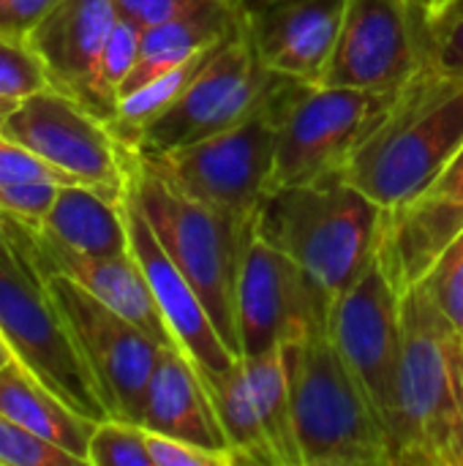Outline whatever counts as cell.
Segmentation results:
<instances>
[{
	"mask_svg": "<svg viewBox=\"0 0 463 466\" xmlns=\"http://www.w3.org/2000/svg\"><path fill=\"white\" fill-rule=\"evenodd\" d=\"M0 333L14 358L65 407L93 423L112 418L38 268L11 246L0 257Z\"/></svg>",
	"mask_w": 463,
	"mask_h": 466,
	"instance_id": "7",
	"label": "cell"
},
{
	"mask_svg": "<svg viewBox=\"0 0 463 466\" xmlns=\"http://www.w3.org/2000/svg\"><path fill=\"white\" fill-rule=\"evenodd\" d=\"M117 8V16L139 25L142 30L161 25L166 19H175L180 14H188L210 0H112Z\"/></svg>",
	"mask_w": 463,
	"mask_h": 466,
	"instance_id": "36",
	"label": "cell"
},
{
	"mask_svg": "<svg viewBox=\"0 0 463 466\" xmlns=\"http://www.w3.org/2000/svg\"><path fill=\"white\" fill-rule=\"evenodd\" d=\"M426 60V14L415 0H344L341 33L322 85L396 90Z\"/></svg>",
	"mask_w": 463,
	"mask_h": 466,
	"instance_id": "14",
	"label": "cell"
},
{
	"mask_svg": "<svg viewBox=\"0 0 463 466\" xmlns=\"http://www.w3.org/2000/svg\"><path fill=\"white\" fill-rule=\"evenodd\" d=\"M57 188H60L57 183H41V180L0 186V213L38 227L44 216L49 213L57 197Z\"/></svg>",
	"mask_w": 463,
	"mask_h": 466,
	"instance_id": "35",
	"label": "cell"
},
{
	"mask_svg": "<svg viewBox=\"0 0 463 466\" xmlns=\"http://www.w3.org/2000/svg\"><path fill=\"white\" fill-rule=\"evenodd\" d=\"M0 412L87 466V448L96 423L65 407L16 358L0 369Z\"/></svg>",
	"mask_w": 463,
	"mask_h": 466,
	"instance_id": "22",
	"label": "cell"
},
{
	"mask_svg": "<svg viewBox=\"0 0 463 466\" xmlns=\"http://www.w3.org/2000/svg\"><path fill=\"white\" fill-rule=\"evenodd\" d=\"M0 131L74 177L79 186L115 202L126 199L131 147L106 120L71 96L55 87L33 93L11 109Z\"/></svg>",
	"mask_w": 463,
	"mask_h": 466,
	"instance_id": "10",
	"label": "cell"
},
{
	"mask_svg": "<svg viewBox=\"0 0 463 466\" xmlns=\"http://www.w3.org/2000/svg\"><path fill=\"white\" fill-rule=\"evenodd\" d=\"M123 202H115L79 183L60 186L38 229L82 254H128L131 243Z\"/></svg>",
	"mask_w": 463,
	"mask_h": 466,
	"instance_id": "23",
	"label": "cell"
},
{
	"mask_svg": "<svg viewBox=\"0 0 463 466\" xmlns=\"http://www.w3.org/2000/svg\"><path fill=\"white\" fill-rule=\"evenodd\" d=\"M38 273L46 295L90 366L109 415L139 423L147 382L164 347L68 276L46 270Z\"/></svg>",
	"mask_w": 463,
	"mask_h": 466,
	"instance_id": "11",
	"label": "cell"
},
{
	"mask_svg": "<svg viewBox=\"0 0 463 466\" xmlns=\"http://www.w3.org/2000/svg\"><path fill=\"white\" fill-rule=\"evenodd\" d=\"M461 145L463 74H445L426 60L352 153L344 177L393 208L426 194Z\"/></svg>",
	"mask_w": 463,
	"mask_h": 466,
	"instance_id": "1",
	"label": "cell"
},
{
	"mask_svg": "<svg viewBox=\"0 0 463 466\" xmlns=\"http://www.w3.org/2000/svg\"><path fill=\"white\" fill-rule=\"evenodd\" d=\"M463 229V205L420 194L382 210L377 262L393 287L407 295L428 279L439 257Z\"/></svg>",
	"mask_w": 463,
	"mask_h": 466,
	"instance_id": "19",
	"label": "cell"
},
{
	"mask_svg": "<svg viewBox=\"0 0 463 466\" xmlns=\"http://www.w3.org/2000/svg\"><path fill=\"white\" fill-rule=\"evenodd\" d=\"M0 218L5 227L8 246L22 251L38 270L68 276L71 281L85 287L93 298H98L101 303H106L126 319H131L136 328H142L161 347H177L161 317L153 289L131 251L115 254V257L82 254L49 238L35 224L19 221L5 213H0Z\"/></svg>",
	"mask_w": 463,
	"mask_h": 466,
	"instance_id": "16",
	"label": "cell"
},
{
	"mask_svg": "<svg viewBox=\"0 0 463 466\" xmlns=\"http://www.w3.org/2000/svg\"><path fill=\"white\" fill-rule=\"evenodd\" d=\"M117 22L112 0H60L27 35L49 87L112 123L117 98L101 82V55Z\"/></svg>",
	"mask_w": 463,
	"mask_h": 466,
	"instance_id": "15",
	"label": "cell"
},
{
	"mask_svg": "<svg viewBox=\"0 0 463 466\" xmlns=\"http://www.w3.org/2000/svg\"><path fill=\"white\" fill-rule=\"evenodd\" d=\"M216 46H218V44H216ZM216 46L199 52L196 57L186 60L183 66H177V68H172V71L156 76L153 82H147V85H142V87H136V90L120 96V98H117V106H115V117H112V123H109L112 131L131 147V142L136 139V134H139L147 123H153L161 112H166V109L180 98V93L188 87V82L194 79V74L202 68V63L210 57V52H213Z\"/></svg>",
	"mask_w": 463,
	"mask_h": 466,
	"instance_id": "26",
	"label": "cell"
},
{
	"mask_svg": "<svg viewBox=\"0 0 463 466\" xmlns=\"http://www.w3.org/2000/svg\"><path fill=\"white\" fill-rule=\"evenodd\" d=\"M139 44H142V27L123 19V16H117L112 33L106 38L104 55H101V82L115 98L120 96V87H123L126 76L136 66Z\"/></svg>",
	"mask_w": 463,
	"mask_h": 466,
	"instance_id": "32",
	"label": "cell"
},
{
	"mask_svg": "<svg viewBox=\"0 0 463 466\" xmlns=\"http://www.w3.org/2000/svg\"><path fill=\"white\" fill-rule=\"evenodd\" d=\"M281 82L284 76L254 112L213 137L158 156L136 153L188 197L251 221L273 188Z\"/></svg>",
	"mask_w": 463,
	"mask_h": 466,
	"instance_id": "8",
	"label": "cell"
},
{
	"mask_svg": "<svg viewBox=\"0 0 463 466\" xmlns=\"http://www.w3.org/2000/svg\"><path fill=\"white\" fill-rule=\"evenodd\" d=\"M16 104H19V101H8V98H0V128H3L5 117L11 115V109H14Z\"/></svg>",
	"mask_w": 463,
	"mask_h": 466,
	"instance_id": "41",
	"label": "cell"
},
{
	"mask_svg": "<svg viewBox=\"0 0 463 466\" xmlns=\"http://www.w3.org/2000/svg\"><path fill=\"white\" fill-rule=\"evenodd\" d=\"M145 434H147V453L153 459V466H240L237 456L229 451H210L156 431H145Z\"/></svg>",
	"mask_w": 463,
	"mask_h": 466,
	"instance_id": "34",
	"label": "cell"
},
{
	"mask_svg": "<svg viewBox=\"0 0 463 466\" xmlns=\"http://www.w3.org/2000/svg\"><path fill=\"white\" fill-rule=\"evenodd\" d=\"M139 426L210 451H229L210 390L180 347L161 350L147 382Z\"/></svg>",
	"mask_w": 463,
	"mask_h": 466,
	"instance_id": "20",
	"label": "cell"
},
{
	"mask_svg": "<svg viewBox=\"0 0 463 466\" xmlns=\"http://www.w3.org/2000/svg\"><path fill=\"white\" fill-rule=\"evenodd\" d=\"M60 0H0V35L27 41L33 27Z\"/></svg>",
	"mask_w": 463,
	"mask_h": 466,
	"instance_id": "37",
	"label": "cell"
},
{
	"mask_svg": "<svg viewBox=\"0 0 463 466\" xmlns=\"http://www.w3.org/2000/svg\"><path fill=\"white\" fill-rule=\"evenodd\" d=\"M11 360H14V352H11V347H8L5 336L0 333V369H3L5 363H11Z\"/></svg>",
	"mask_w": 463,
	"mask_h": 466,
	"instance_id": "40",
	"label": "cell"
},
{
	"mask_svg": "<svg viewBox=\"0 0 463 466\" xmlns=\"http://www.w3.org/2000/svg\"><path fill=\"white\" fill-rule=\"evenodd\" d=\"M8 254V238H5V227H3V218H0V257Z\"/></svg>",
	"mask_w": 463,
	"mask_h": 466,
	"instance_id": "42",
	"label": "cell"
},
{
	"mask_svg": "<svg viewBox=\"0 0 463 466\" xmlns=\"http://www.w3.org/2000/svg\"><path fill=\"white\" fill-rule=\"evenodd\" d=\"M57 183V186H71L76 183L74 177H68L65 172H60L57 167H52L49 161H44L41 156L30 153L27 147H22L19 142L8 139L0 131V186L8 183Z\"/></svg>",
	"mask_w": 463,
	"mask_h": 466,
	"instance_id": "33",
	"label": "cell"
},
{
	"mask_svg": "<svg viewBox=\"0 0 463 466\" xmlns=\"http://www.w3.org/2000/svg\"><path fill=\"white\" fill-rule=\"evenodd\" d=\"M330 306L333 295L251 229L235 300L240 358L327 330Z\"/></svg>",
	"mask_w": 463,
	"mask_h": 466,
	"instance_id": "13",
	"label": "cell"
},
{
	"mask_svg": "<svg viewBox=\"0 0 463 466\" xmlns=\"http://www.w3.org/2000/svg\"><path fill=\"white\" fill-rule=\"evenodd\" d=\"M87 466H153L145 429L123 418L96 423L87 448Z\"/></svg>",
	"mask_w": 463,
	"mask_h": 466,
	"instance_id": "27",
	"label": "cell"
},
{
	"mask_svg": "<svg viewBox=\"0 0 463 466\" xmlns=\"http://www.w3.org/2000/svg\"><path fill=\"white\" fill-rule=\"evenodd\" d=\"M126 221H128V243L131 254L136 257L153 298L161 309V317L175 339V344L191 358V363L199 369L202 377L226 371L237 355L226 347L221 339L205 300L196 295L191 281L183 276V270L172 262V257L158 243L156 232L150 229L147 218L136 208V202L126 191Z\"/></svg>",
	"mask_w": 463,
	"mask_h": 466,
	"instance_id": "17",
	"label": "cell"
},
{
	"mask_svg": "<svg viewBox=\"0 0 463 466\" xmlns=\"http://www.w3.org/2000/svg\"><path fill=\"white\" fill-rule=\"evenodd\" d=\"M442 199H450L456 205H463V145L461 150L456 153V158L445 167V172L434 180V186L426 191Z\"/></svg>",
	"mask_w": 463,
	"mask_h": 466,
	"instance_id": "38",
	"label": "cell"
},
{
	"mask_svg": "<svg viewBox=\"0 0 463 466\" xmlns=\"http://www.w3.org/2000/svg\"><path fill=\"white\" fill-rule=\"evenodd\" d=\"M382 210L352 180L333 175L270 188L251 229L336 298L374 262Z\"/></svg>",
	"mask_w": 463,
	"mask_h": 466,
	"instance_id": "3",
	"label": "cell"
},
{
	"mask_svg": "<svg viewBox=\"0 0 463 466\" xmlns=\"http://www.w3.org/2000/svg\"><path fill=\"white\" fill-rule=\"evenodd\" d=\"M237 14L240 11L232 3L210 0L188 14H180L175 19H166L161 25L142 30L139 57L120 87V96L153 82L156 76H161V74L183 66L186 60L196 57L199 52L216 46L229 33Z\"/></svg>",
	"mask_w": 463,
	"mask_h": 466,
	"instance_id": "21",
	"label": "cell"
},
{
	"mask_svg": "<svg viewBox=\"0 0 463 466\" xmlns=\"http://www.w3.org/2000/svg\"><path fill=\"white\" fill-rule=\"evenodd\" d=\"M442 3H445V0H431V8H428V14H426V19H428V16H431V14H434V11H437V8H439Z\"/></svg>",
	"mask_w": 463,
	"mask_h": 466,
	"instance_id": "43",
	"label": "cell"
},
{
	"mask_svg": "<svg viewBox=\"0 0 463 466\" xmlns=\"http://www.w3.org/2000/svg\"><path fill=\"white\" fill-rule=\"evenodd\" d=\"M401 303L404 295L393 287L374 257L363 276L336 295L330 306V339L374 407L388 442L393 440L396 388L404 350Z\"/></svg>",
	"mask_w": 463,
	"mask_h": 466,
	"instance_id": "12",
	"label": "cell"
},
{
	"mask_svg": "<svg viewBox=\"0 0 463 466\" xmlns=\"http://www.w3.org/2000/svg\"><path fill=\"white\" fill-rule=\"evenodd\" d=\"M49 87L46 71L27 41L0 35V98L22 101Z\"/></svg>",
	"mask_w": 463,
	"mask_h": 466,
	"instance_id": "29",
	"label": "cell"
},
{
	"mask_svg": "<svg viewBox=\"0 0 463 466\" xmlns=\"http://www.w3.org/2000/svg\"><path fill=\"white\" fill-rule=\"evenodd\" d=\"M221 3H232V0H221ZM232 5H235V3H232Z\"/></svg>",
	"mask_w": 463,
	"mask_h": 466,
	"instance_id": "45",
	"label": "cell"
},
{
	"mask_svg": "<svg viewBox=\"0 0 463 466\" xmlns=\"http://www.w3.org/2000/svg\"><path fill=\"white\" fill-rule=\"evenodd\" d=\"M393 466H463V336L420 281L404 295Z\"/></svg>",
	"mask_w": 463,
	"mask_h": 466,
	"instance_id": "2",
	"label": "cell"
},
{
	"mask_svg": "<svg viewBox=\"0 0 463 466\" xmlns=\"http://www.w3.org/2000/svg\"><path fill=\"white\" fill-rule=\"evenodd\" d=\"M202 380L210 390L226 445L237 456L240 466H278L273 448L267 442L265 426L259 420V410H257L243 360L237 358L226 371L207 374Z\"/></svg>",
	"mask_w": 463,
	"mask_h": 466,
	"instance_id": "24",
	"label": "cell"
},
{
	"mask_svg": "<svg viewBox=\"0 0 463 466\" xmlns=\"http://www.w3.org/2000/svg\"><path fill=\"white\" fill-rule=\"evenodd\" d=\"M396 90L308 85L284 76L273 188L344 175L352 153L390 109Z\"/></svg>",
	"mask_w": 463,
	"mask_h": 466,
	"instance_id": "6",
	"label": "cell"
},
{
	"mask_svg": "<svg viewBox=\"0 0 463 466\" xmlns=\"http://www.w3.org/2000/svg\"><path fill=\"white\" fill-rule=\"evenodd\" d=\"M303 466H393L388 434L330 339V328L284 344Z\"/></svg>",
	"mask_w": 463,
	"mask_h": 466,
	"instance_id": "5",
	"label": "cell"
},
{
	"mask_svg": "<svg viewBox=\"0 0 463 466\" xmlns=\"http://www.w3.org/2000/svg\"><path fill=\"white\" fill-rule=\"evenodd\" d=\"M246 14V11H243ZM344 0H270L246 14L262 63L308 85H322L341 33Z\"/></svg>",
	"mask_w": 463,
	"mask_h": 466,
	"instance_id": "18",
	"label": "cell"
},
{
	"mask_svg": "<svg viewBox=\"0 0 463 466\" xmlns=\"http://www.w3.org/2000/svg\"><path fill=\"white\" fill-rule=\"evenodd\" d=\"M276 79L278 74L262 63L246 14L240 11L229 33L202 63L180 98L153 123H147L131 147L158 156L213 137L254 112Z\"/></svg>",
	"mask_w": 463,
	"mask_h": 466,
	"instance_id": "9",
	"label": "cell"
},
{
	"mask_svg": "<svg viewBox=\"0 0 463 466\" xmlns=\"http://www.w3.org/2000/svg\"><path fill=\"white\" fill-rule=\"evenodd\" d=\"M248 374V385L259 410V420L265 426L267 442L278 466H303L295 420H292V396H289V374L284 360V347H273L259 355L240 358Z\"/></svg>",
	"mask_w": 463,
	"mask_h": 466,
	"instance_id": "25",
	"label": "cell"
},
{
	"mask_svg": "<svg viewBox=\"0 0 463 466\" xmlns=\"http://www.w3.org/2000/svg\"><path fill=\"white\" fill-rule=\"evenodd\" d=\"M235 3V8H240V11H257V8H262L265 3H270V0H232Z\"/></svg>",
	"mask_w": 463,
	"mask_h": 466,
	"instance_id": "39",
	"label": "cell"
},
{
	"mask_svg": "<svg viewBox=\"0 0 463 466\" xmlns=\"http://www.w3.org/2000/svg\"><path fill=\"white\" fill-rule=\"evenodd\" d=\"M420 8H423V14H428V8H431V0H415Z\"/></svg>",
	"mask_w": 463,
	"mask_h": 466,
	"instance_id": "44",
	"label": "cell"
},
{
	"mask_svg": "<svg viewBox=\"0 0 463 466\" xmlns=\"http://www.w3.org/2000/svg\"><path fill=\"white\" fill-rule=\"evenodd\" d=\"M0 466H82L68 451L27 431L0 412Z\"/></svg>",
	"mask_w": 463,
	"mask_h": 466,
	"instance_id": "28",
	"label": "cell"
},
{
	"mask_svg": "<svg viewBox=\"0 0 463 466\" xmlns=\"http://www.w3.org/2000/svg\"><path fill=\"white\" fill-rule=\"evenodd\" d=\"M428 63L445 74H463V0H445L428 19Z\"/></svg>",
	"mask_w": 463,
	"mask_h": 466,
	"instance_id": "30",
	"label": "cell"
},
{
	"mask_svg": "<svg viewBox=\"0 0 463 466\" xmlns=\"http://www.w3.org/2000/svg\"><path fill=\"white\" fill-rule=\"evenodd\" d=\"M128 197L147 218L164 251L205 300L226 347L240 358L235 300L251 221L188 197L134 147L128 153Z\"/></svg>",
	"mask_w": 463,
	"mask_h": 466,
	"instance_id": "4",
	"label": "cell"
},
{
	"mask_svg": "<svg viewBox=\"0 0 463 466\" xmlns=\"http://www.w3.org/2000/svg\"><path fill=\"white\" fill-rule=\"evenodd\" d=\"M434 303L463 336V229L423 281Z\"/></svg>",
	"mask_w": 463,
	"mask_h": 466,
	"instance_id": "31",
	"label": "cell"
}]
</instances>
